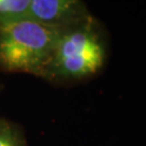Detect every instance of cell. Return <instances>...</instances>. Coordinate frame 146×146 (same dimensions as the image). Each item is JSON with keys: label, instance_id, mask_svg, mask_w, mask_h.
<instances>
[{"label": "cell", "instance_id": "cell-5", "mask_svg": "<svg viewBox=\"0 0 146 146\" xmlns=\"http://www.w3.org/2000/svg\"><path fill=\"white\" fill-rule=\"evenodd\" d=\"M0 146H27L21 128L3 118H0Z\"/></svg>", "mask_w": 146, "mask_h": 146}, {"label": "cell", "instance_id": "cell-1", "mask_svg": "<svg viewBox=\"0 0 146 146\" xmlns=\"http://www.w3.org/2000/svg\"><path fill=\"white\" fill-rule=\"evenodd\" d=\"M108 42L101 22L92 14L63 29L40 78L54 84H73L95 77L104 68Z\"/></svg>", "mask_w": 146, "mask_h": 146}, {"label": "cell", "instance_id": "cell-3", "mask_svg": "<svg viewBox=\"0 0 146 146\" xmlns=\"http://www.w3.org/2000/svg\"><path fill=\"white\" fill-rule=\"evenodd\" d=\"M92 13L80 0H31L29 19L58 29L79 24Z\"/></svg>", "mask_w": 146, "mask_h": 146}, {"label": "cell", "instance_id": "cell-4", "mask_svg": "<svg viewBox=\"0 0 146 146\" xmlns=\"http://www.w3.org/2000/svg\"><path fill=\"white\" fill-rule=\"evenodd\" d=\"M31 0H0V26L29 19Z\"/></svg>", "mask_w": 146, "mask_h": 146}, {"label": "cell", "instance_id": "cell-2", "mask_svg": "<svg viewBox=\"0 0 146 146\" xmlns=\"http://www.w3.org/2000/svg\"><path fill=\"white\" fill-rule=\"evenodd\" d=\"M62 31L31 19L0 26V69L41 77Z\"/></svg>", "mask_w": 146, "mask_h": 146}]
</instances>
